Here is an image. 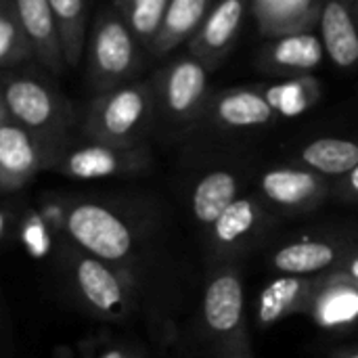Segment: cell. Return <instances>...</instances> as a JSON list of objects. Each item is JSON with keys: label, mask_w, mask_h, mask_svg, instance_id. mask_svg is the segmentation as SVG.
<instances>
[{"label": "cell", "mask_w": 358, "mask_h": 358, "mask_svg": "<svg viewBox=\"0 0 358 358\" xmlns=\"http://www.w3.org/2000/svg\"><path fill=\"white\" fill-rule=\"evenodd\" d=\"M245 178L241 170L231 166H216L197 176L189 193V212L201 233V237L212 229L220 214L243 195Z\"/></svg>", "instance_id": "obj_16"}, {"label": "cell", "mask_w": 358, "mask_h": 358, "mask_svg": "<svg viewBox=\"0 0 358 358\" xmlns=\"http://www.w3.org/2000/svg\"><path fill=\"white\" fill-rule=\"evenodd\" d=\"M306 317L325 334L358 329V283L340 268L319 275Z\"/></svg>", "instance_id": "obj_14"}, {"label": "cell", "mask_w": 358, "mask_h": 358, "mask_svg": "<svg viewBox=\"0 0 358 358\" xmlns=\"http://www.w3.org/2000/svg\"><path fill=\"white\" fill-rule=\"evenodd\" d=\"M214 2L216 0H172L149 52L153 57H166L180 44H189L203 25Z\"/></svg>", "instance_id": "obj_23"}, {"label": "cell", "mask_w": 358, "mask_h": 358, "mask_svg": "<svg viewBox=\"0 0 358 358\" xmlns=\"http://www.w3.org/2000/svg\"><path fill=\"white\" fill-rule=\"evenodd\" d=\"M338 268H340L342 273H346L348 277H352L358 283V245L346 256V260H344Z\"/></svg>", "instance_id": "obj_30"}, {"label": "cell", "mask_w": 358, "mask_h": 358, "mask_svg": "<svg viewBox=\"0 0 358 358\" xmlns=\"http://www.w3.org/2000/svg\"><path fill=\"white\" fill-rule=\"evenodd\" d=\"M210 71L203 61L189 52L164 65L153 78L157 117L180 130L199 124L212 99Z\"/></svg>", "instance_id": "obj_8"}, {"label": "cell", "mask_w": 358, "mask_h": 358, "mask_svg": "<svg viewBox=\"0 0 358 358\" xmlns=\"http://www.w3.org/2000/svg\"><path fill=\"white\" fill-rule=\"evenodd\" d=\"M331 199L344 206H358V166L352 172H348L346 176L334 182Z\"/></svg>", "instance_id": "obj_29"}, {"label": "cell", "mask_w": 358, "mask_h": 358, "mask_svg": "<svg viewBox=\"0 0 358 358\" xmlns=\"http://www.w3.org/2000/svg\"><path fill=\"white\" fill-rule=\"evenodd\" d=\"M151 216L107 197H69L61 203V229L84 252L136 273L151 237Z\"/></svg>", "instance_id": "obj_1"}, {"label": "cell", "mask_w": 358, "mask_h": 358, "mask_svg": "<svg viewBox=\"0 0 358 358\" xmlns=\"http://www.w3.org/2000/svg\"><path fill=\"white\" fill-rule=\"evenodd\" d=\"M266 103L273 107V111L285 120L300 117L306 111H310L323 96V86L321 80L315 78L313 73L304 76H289L281 78L277 82H266L258 84Z\"/></svg>", "instance_id": "obj_24"}, {"label": "cell", "mask_w": 358, "mask_h": 358, "mask_svg": "<svg viewBox=\"0 0 358 358\" xmlns=\"http://www.w3.org/2000/svg\"><path fill=\"white\" fill-rule=\"evenodd\" d=\"M151 166L153 155L147 143L128 147L82 136L80 141H69L50 172L71 180H105L143 176Z\"/></svg>", "instance_id": "obj_10"}, {"label": "cell", "mask_w": 358, "mask_h": 358, "mask_svg": "<svg viewBox=\"0 0 358 358\" xmlns=\"http://www.w3.org/2000/svg\"><path fill=\"white\" fill-rule=\"evenodd\" d=\"M254 193L281 220L298 218L321 210L331 199L334 180L287 162L264 168L256 178Z\"/></svg>", "instance_id": "obj_11"}, {"label": "cell", "mask_w": 358, "mask_h": 358, "mask_svg": "<svg viewBox=\"0 0 358 358\" xmlns=\"http://www.w3.org/2000/svg\"><path fill=\"white\" fill-rule=\"evenodd\" d=\"M197 329L206 358H254L239 262L208 271Z\"/></svg>", "instance_id": "obj_4"}, {"label": "cell", "mask_w": 358, "mask_h": 358, "mask_svg": "<svg viewBox=\"0 0 358 358\" xmlns=\"http://www.w3.org/2000/svg\"><path fill=\"white\" fill-rule=\"evenodd\" d=\"M317 279L319 275H277L271 279L260 289L256 300V327L266 331L294 315H306L317 287Z\"/></svg>", "instance_id": "obj_18"}, {"label": "cell", "mask_w": 358, "mask_h": 358, "mask_svg": "<svg viewBox=\"0 0 358 358\" xmlns=\"http://www.w3.org/2000/svg\"><path fill=\"white\" fill-rule=\"evenodd\" d=\"M279 222L281 218L275 216L254 191L239 195L203 235L208 271L239 262L245 254L262 245Z\"/></svg>", "instance_id": "obj_7"}, {"label": "cell", "mask_w": 358, "mask_h": 358, "mask_svg": "<svg viewBox=\"0 0 358 358\" xmlns=\"http://www.w3.org/2000/svg\"><path fill=\"white\" fill-rule=\"evenodd\" d=\"M19 17L36 46L38 63L44 65L50 73H61L65 65L59 27L48 0H15Z\"/></svg>", "instance_id": "obj_22"}, {"label": "cell", "mask_w": 358, "mask_h": 358, "mask_svg": "<svg viewBox=\"0 0 358 358\" xmlns=\"http://www.w3.org/2000/svg\"><path fill=\"white\" fill-rule=\"evenodd\" d=\"M145 50L113 4L101 8L86 44V76L90 88L99 94L132 82L143 69Z\"/></svg>", "instance_id": "obj_6"}, {"label": "cell", "mask_w": 358, "mask_h": 358, "mask_svg": "<svg viewBox=\"0 0 358 358\" xmlns=\"http://www.w3.org/2000/svg\"><path fill=\"white\" fill-rule=\"evenodd\" d=\"M61 289L84 315L117 325L141 310L138 275L101 260L69 239L61 241L55 256Z\"/></svg>", "instance_id": "obj_2"}, {"label": "cell", "mask_w": 358, "mask_h": 358, "mask_svg": "<svg viewBox=\"0 0 358 358\" xmlns=\"http://www.w3.org/2000/svg\"><path fill=\"white\" fill-rule=\"evenodd\" d=\"M38 63L36 46L19 17L15 0H0V67L21 69Z\"/></svg>", "instance_id": "obj_25"}, {"label": "cell", "mask_w": 358, "mask_h": 358, "mask_svg": "<svg viewBox=\"0 0 358 358\" xmlns=\"http://www.w3.org/2000/svg\"><path fill=\"white\" fill-rule=\"evenodd\" d=\"M319 36L327 59L340 69L358 67V6L355 0H323Z\"/></svg>", "instance_id": "obj_19"}, {"label": "cell", "mask_w": 358, "mask_h": 358, "mask_svg": "<svg viewBox=\"0 0 358 358\" xmlns=\"http://www.w3.org/2000/svg\"><path fill=\"white\" fill-rule=\"evenodd\" d=\"M157 120L153 80H132L99 92L82 120V136L113 145H143Z\"/></svg>", "instance_id": "obj_5"}, {"label": "cell", "mask_w": 358, "mask_h": 358, "mask_svg": "<svg viewBox=\"0 0 358 358\" xmlns=\"http://www.w3.org/2000/svg\"><path fill=\"white\" fill-rule=\"evenodd\" d=\"M0 111L40 138L55 166L57 157L69 145V130L76 122V111L63 92L38 73L2 69Z\"/></svg>", "instance_id": "obj_3"}, {"label": "cell", "mask_w": 358, "mask_h": 358, "mask_svg": "<svg viewBox=\"0 0 358 358\" xmlns=\"http://www.w3.org/2000/svg\"><path fill=\"white\" fill-rule=\"evenodd\" d=\"M170 2L172 0H113L111 4L120 10L128 27L149 50L164 25Z\"/></svg>", "instance_id": "obj_27"}, {"label": "cell", "mask_w": 358, "mask_h": 358, "mask_svg": "<svg viewBox=\"0 0 358 358\" xmlns=\"http://www.w3.org/2000/svg\"><path fill=\"white\" fill-rule=\"evenodd\" d=\"M254 23L264 38H279L319 27L323 0H250Z\"/></svg>", "instance_id": "obj_20"}, {"label": "cell", "mask_w": 358, "mask_h": 358, "mask_svg": "<svg viewBox=\"0 0 358 358\" xmlns=\"http://www.w3.org/2000/svg\"><path fill=\"white\" fill-rule=\"evenodd\" d=\"M78 358H149L147 352L132 340L115 336L109 329L94 331L80 342Z\"/></svg>", "instance_id": "obj_28"}, {"label": "cell", "mask_w": 358, "mask_h": 358, "mask_svg": "<svg viewBox=\"0 0 358 358\" xmlns=\"http://www.w3.org/2000/svg\"><path fill=\"white\" fill-rule=\"evenodd\" d=\"M289 162L300 164L336 182L358 166V138L317 136L300 145Z\"/></svg>", "instance_id": "obj_21"}, {"label": "cell", "mask_w": 358, "mask_h": 358, "mask_svg": "<svg viewBox=\"0 0 358 358\" xmlns=\"http://www.w3.org/2000/svg\"><path fill=\"white\" fill-rule=\"evenodd\" d=\"M61 38V48L67 67L80 65L84 46L88 44L86 31V0H48Z\"/></svg>", "instance_id": "obj_26"}, {"label": "cell", "mask_w": 358, "mask_h": 358, "mask_svg": "<svg viewBox=\"0 0 358 358\" xmlns=\"http://www.w3.org/2000/svg\"><path fill=\"white\" fill-rule=\"evenodd\" d=\"M355 2H357V6H358V0H355Z\"/></svg>", "instance_id": "obj_32"}, {"label": "cell", "mask_w": 358, "mask_h": 358, "mask_svg": "<svg viewBox=\"0 0 358 358\" xmlns=\"http://www.w3.org/2000/svg\"><path fill=\"white\" fill-rule=\"evenodd\" d=\"M48 149L27 128L0 111V191L13 197L40 172H50Z\"/></svg>", "instance_id": "obj_12"}, {"label": "cell", "mask_w": 358, "mask_h": 358, "mask_svg": "<svg viewBox=\"0 0 358 358\" xmlns=\"http://www.w3.org/2000/svg\"><path fill=\"white\" fill-rule=\"evenodd\" d=\"M203 124L220 132H250L279 122L258 84L233 86L212 92L203 113Z\"/></svg>", "instance_id": "obj_13"}, {"label": "cell", "mask_w": 358, "mask_h": 358, "mask_svg": "<svg viewBox=\"0 0 358 358\" xmlns=\"http://www.w3.org/2000/svg\"><path fill=\"white\" fill-rule=\"evenodd\" d=\"M321 358H358V346H340Z\"/></svg>", "instance_id": "obj_31"}, {"label": "cell", "mask_w": 358, "mask_h": 358, "mask_svg": "<svg viewBox=\"0 0 358 358\" xmlns=\"http://www.w3.org/2000/svg\"><path fill=\"white\" fill-rule=\"evenodd\" d=\"M357 245L358 229L355 227L298 233L273 243L266 252V264L277 275L317 277L336 271Z\"/></svg>", "instance_id": "obj_9"}, {"label": "cell", "mask_w": 358, "mask_h": 358, "mask_svg": "<svg viewBox=\"0 0 358 358\" xmlns=\"http://www.w3.org/2000/svg\"><path fill=\"white\" fill-rule=\"evenodd\" d=\"M327 52L321 36L313 31H296L271 38L258 55V67L273 76H304L323 65Z\"/></svg>", "instance_id": "obj_17"}, {"label": "cell", "mask_w": 358, "mask_h": 358, "mask_svg": "<svg viewBox=\"0 0 358 358\" xmlns=\"http://www.w3.org/2000/svg\"><path fill=\"white\" fill-rule=\"evenodd\" d=\"M248 10L250 0H216L199 31L187 44V52L216 69L235 48Z\"/></svg>", "instance_id": "obj_15"}]
</instances>
